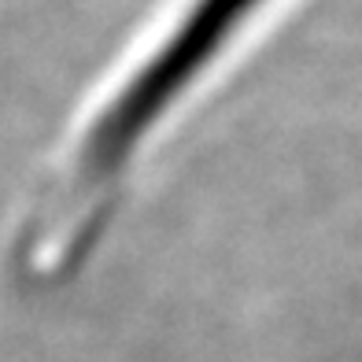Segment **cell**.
<instances>
[{
  "instance_id": "1",
  "label": "cell",
  "mask_w": 362,
  "mask_h": 362,
  "mask_svg": "<svg viewBox=\"0 0 362 362\" xmlns=\"http://www.w3.org/2000/svg\"><path fill=\"white\" fill-rule=\"evenodd\" d=\"M259 4L262 0H196L174 23L170 37L122 81V89L96 111V119L81 134L63 192V207L71 215L78 204L93 207V222L100 218V200H107L148 134L204 78V71L237 37L240 23Z\"/></svg>"
}]
</instances>
